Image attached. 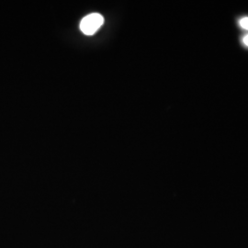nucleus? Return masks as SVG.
I'll use <instances>...</instances> for the list:
<instances>
[{"label":"nucleus","mask_w":248,"mask_h":248,"mask_svg":"<svg viewBox=\"0 0 248 248\" xmlns=\"http://www.w3.org/2000/svg\"><path fill=\"white\" fill-rule=\"evenodd\" d=\"M239 26L242 29L248 31V17H245V18H242L240 19Z\"/></svg>","instance_id":"2"},{"label":"nucleus","mask_w":248,"mask_h":248,"mask_svg":"<svg viewBox=\"0 0 248 248\" xmlns=\"http://www.w3.org/2000/svg\"><path fill=\"white\" fill-rule=\"evenodd\" d=\"M243 44L246 45L247 47H248V34L244 36V38H243Z\"/></svg>","instance_id":"3"},{"label":"nucleus","mask_w":248,"mask_h":248,"mask_svg":"<svg viewBox=\"0 0 248 248\" xmlns=\"http://www.w3.org/2000/svg\"><path fill=\"white\" fill-rule=\"evenodd\" d=\"M104 22L103 17L98 13L89 14L82 19L80 23V30L86 35H93L96 33Z\"/></svg>","instance_id":"1"}]
</instances>
